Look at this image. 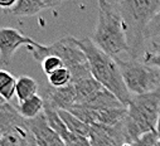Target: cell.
<instances>
[{
	"mask_svg": "<svg viewBox=\"0 0 160 146\" xmlns=\"http://www.w3.org/2000/svg\"><path fill=\"white\" fill-rule=\"evenodd\" d=\"M44 115H46V119H47L49 126H51V127L61 136V139L64 141L66 137L69 135V131H68V129L66 127L64 122L62 121V119H61V116H59V114H58V110H56V108H53V107L46 105V106H44Z\"/></svg>",
	"mask_w": 160,
	"mask_h": 146,
	"instance_id": "cell-19",
	"label": "cell"
},
{
	"mask_svg": "<svg viewBox=\"0 0 160 146\" xmlns=\"http://www.w3.org/2000/svg\"><path fill=\"white\" fill-rule=\"evenodd\" d=\"M124 82L131 96H141L160 91V71L141 61L116 58Z\"/></svg>",
	"mask_w": 160,
	"mask_h": 146,
	"instance_id": "cell-6",
	"label": "cell"
},
{
	"mask_svg": "<svg viewBox=\"0 0 160 146\" xmlns=\"http://www.w3.org/2000/svg\"><path fill=\"white\" fill-rule=\"evenodd\" d=\"M141 62H144L145 64L154 67L156 69L160 71V44L152 42L151 44V51H146Z\"/></svg>",
	"mask_w": 160,
	"mask_h": 146,
	"instance_id": "cell-21",
	"label": "cell"
},
{
	"mask_svg": "<svg viewBox=\"0 0 160 146\" xmlns=\"http://www.w3.org/2000/svg\"><path fill=\"white\" fill-rule=\"evenodd\" d=\"M37 91H38V83L34 78L28 77V76H20L17 80L15 96H17L19 103L35 96Z\"/></svg>",
	"mask_w": 160,
	"mask_h": 146,
	"instance_id": "cell-17",
	"label": "cell"
},
{
	"mask_svg": "<svg viewBox=\"0 0 160 146\" xmlns=\"http://www.w3.org/2000/svg\"><path fill=\"white\" fill-rule=\"evenodd\" d=\"M15 132H28L27 120L9 102L0 103V137Z\"/></svg>",
	"mask_w": 160,
	"mask_h": 146,
	"instance_id": "cell-10",
	"label": "cell"
},
{
	"mask_svg": "<svg viewBox=\"0 0 160 146\" xmlns=\"http://www.w3.org/2000/svg\"><path fill=\"white\" fill-rule=\"evenodd\" d=\"M155 131H156V135H158V139H159V142H160V115H159V120H158Z\"/></svg>",
	"mask_w": 160,
	"mask_h": 146,
	"instance_id": "cell-28",
	"label": "cell"
},
{
	"mask_svg": "<svg viewBox=\"0 0 160 146\" xmlns=\"http://www.w3.org/2000/svg\"><path fill=\"white\" fill-rule=\"evenodd\" d=\"M63 142H64V146H92L88 137L76 135L72 132H69V135L66 137Z\"/></svg>",
	"mask_w": 160,
	"mask_h": 146,
	"instance_id": "cell-26",
	"label": "cell"
},
{
	"mask_svg": "<svg viewBox=\"0 0 160 146\" xmlns=\"http://www.w3.org/2000/svg\"><path fill=\"white\" fill-rule=\"evenodd\" d=\"M4 102H5V101H4V100H3L2 97H0V103H4Z\"/></svg>",
	"mask_w": 160,
	"mask_h": 146,
	"instance_id": "cell-31",
	"label": "cell"
},
{
	"mask_svg": "<svg viewBox=\"0 0 160 146\" xmlns=\"http://www.w3.org/2000/svg\"><path fill=\"white\" fill-rule=\"evenodd\" d=\"M43 100L46 105L58 110V111L59 110L68 111L72 106L76 105V88L72 83L61 88L49 87L46 90Z\"/></svg>",
	"mask_w": 160,
	"mask_h": 146,
	"instance_id": "cell-11",
	"label": "cell"
},
{
	"mask_svg": "<svg viewBox=\"0 0 160 146\" xmlns=\"http://www.w3.org/2000/svg\"><path fill=\"white\" fill-rule=\"evenodd\" d=\"M19 146H28V137H27V139H24V140L19 144Z\"/></svg>",
	"mask_w": 160,
	"mask_h": 146,
	"instance_id": "cell-30",
	"label": "cell"
},
{
	"mask_svg": "<svg viewBox=\"0 0 160 146\" xmlns=\"http://www.w3.org/2000/svg\"><path fill=\"white\" fill-rule=\"evenodd\" d=\"M41 66H42V69L44 72V75L48 77L51 75H53L54 72L62 69V68H66L63 62L58 58V57H54V56H48L46 57L42 62H41Z\"/></svg>",
	"mask_w": 160,
	"mask_h": 146,
	"instance_id": "cell-22",
	"label": "cell"
},
{
	"mask_svg": "<svg viewBox=\"0 0 160 146\" xmlns=\"http://www.w3.org/2000/svg\"><path fill=\"white\" fill-rule=\"evenodd\" d=\"M17 4V0H0V10L5 12L7 14H9V12L14 8V5Z\"/></svg>",
	"mask_w": 160,
	"mask_h": 146,
	"instance_id": "cell-27",
	"label": "cell"
},
{
	"mask_svg": "<svg viewBox=\"0 0 160 146\" xmlns=\"http://www.w3.org/2000/svg\"><path fill=\"white\" fill-rule=\"evenodd\" d=\"M38 42L22 34L14 28H0V64L10 66L13 56L20 47L28 49L34 47Z\"/></svg>",
	"mask_w": 160,
	"mask_h": 146,
	"instance_id": "cell-7",
	"label": "cell"
},
{
	"mask_svg": "<svg viewBox=\"0 0 160 146\" xmlns=\"http://www.w3.org/2000/svg\"><path fill=\"white\" fill-rule=\"evenodd\" d=\"M145 35H146V41H150V39L156 38V36H160V10L150 20Z\"/></svg>",
	"mask_w": 160,
	"mask_h": 146,
	"instance_id": "cell-25",
	"label": "cell"
},
{
	"mask_svg": "<svg viewBox=\"0 0 160 146\" xmlns=\"http://www.w3.org/2000/svg\"><path fill=\"white\" fill-rule=\"evenodd\" d=\"M160 115V91L141 96H132L128 105L124 120L126 144L135 141L145 134L155 131Z\"/></svg>",
	"mask_w": 160,
	"mask_h": 146,
	"instance_id": "cell-5",
	"label": "cell"
},
{
	"mask_svg": "<svg viewBox=\"0 0 160 146\" xmlns=\"http://www.w3.org/2000/svg\"><path fill=\"white\" fill-rule=\"evenodd\" d=\"M48 82H49L51 87H54V88L66 87V86L72 83L71 72L67 68H62V69L54 72L53 75L48 76Z\"/></svg>",
	"mask_w": 160,
	"mask_h": 146,
	"instance_id": "cell-20",
	"label": "cell"
},
{
	"mask_svg": "<svg viewBox=\"0 0 160 146\" xmlns=\"http://www.w3.org/2000/svg\"><path fill=\"white\" fill-rule=\"evenodd\" d=\"M27 127L37 146H64L61 136L49 126L44 112L33 120H27Z\"/></svg>",
	"mask_w": 160,
	"mask_h": 146,
	"instance_id": "cell-8",
	"label": "cell"
},
{
	"mask_svg": "<svg viewBox=\"0 0 160 146\" xmlns=\"http://www.w3.org/2000/svg\"><path fill=\"white\" fill-rule=\"evenodd\" d=\"M158 144H159V139H158L156 131H151V132L145 134L141 137L136 139L135 141L126 144L125 146H156Z\"/></svg>",
	"mask_w": 160,
	"mask_h": 146,
	"instance_id": "cell-23",
	"label": "cell"
},
{
	"mask_svg": "<svg viewBox=\"0 0 160 146\" xmlns=\"http://www.w3.org/2000/svg\"><path fill=\"white\" fill-rule=\"evenodd\" d=\"M117 3L124 22L129 59L140 61L146 52V29L160 10V0H121Z\"/></svg>",
	"mask_w": 160,
	"mask_h": 146,
	"instance_id": "cell-1",
	"label": "cell"
},
{
	"mask_svg": "<svg viewBox=\"0 0 160 146\" xmlns=\"http://www.w3.org/2000/svg\"><path fill=\"white\" fill-rule=\"evenodd\" d=\"M44 106H46V103H44L43 97L35 95V96L20 102L18 105L17 110H18L19 115L24 120H33L44 112Z\"/></svg>",
	"mask_w": 160,
	"mask_h": 146,
	"instance_id": "cell-14",
	"label": "cell"
},
{
	"mask_svg": "<svg viewBox=\"0 0 160 146\" xmlns=\"http://www.w3.org/2000/svg\"><path fill=\"white\" fill-rule=\"evenodd\" d=\"M156 146H160V142H159V144H158V145H156Z\"/></svg>",
	"mask_w": 160,
	"mask_h": 146,
	"instance_id": "cell-32",
	"label": "cell"
},
{
	"mask_svg": "<svg viewBox=\"0 0 160 146\" xmlns=\"http://www.w3.org/2000/svg\"><path fill=\"white\" fill-rule=\"evenodd\" d=\"M29 136V132H15L0 137V146H19V144Z\"/></svg>",
	"mask_w": 160,
	"mask_h": 146,
	"instance_id": "cell-24",
	"label": "cell"
},
{
	"mask_svg": "<svg viewBox=\"0 0 160 146\" xmlns=\"http://www.w3.org/2000/svg\"><path fill=\"white\" fill-rule=\"evenodd\" d=\"M76 88V105H81L85 103L86 101H88L93 95H96L98 91H101L103 87L93 78H86L81 82H78L76 85H73Z\"/></svg>",
	"mask_w": 160,
	"mask_h": 146,
	"instance_id": "cell-15",
	"label": "cell"
},
{
	"mask_svg": "<svg viewBox=\"0 0 160 146\" xmlns=\"http://www.w3.org/2000/svg\"><path fill=\"white\" fill-rule=\"evenodd\" d=\"M28 146H37V145H35V142L33 141V139L30 137V135L28 136Z\"/></svg>",
	"mask_w": 160,
	"mask_h": 146,
	"instance_id": "cell-29",
	"label": "cell"
},
{
	"mask_svg": "<svg viewBox=\"0 0 160 146\" xmlns=\"http://www.w3.org/2000/svg\"><path fill=\"white\" fill-rule=\"evenodd\" d=\"M88 139L92 146H125L126 136L124 122L116 126L92 125Z\"/></svg>",
	"mask_w": 160,
	"mask_h": 146,
	"instance_id": "cell-9",
	"label": "cell"
},
{
	"mask_svg": "<svg viewBox=\"0 0 160 146\" xmlns=\"http://www.w3.org/2000/svg\"><path fill=\"white\" fill-rule=\"evenodd\" d=\"M98 19L92 34V42L112 58L129 52L121 12L117 2L98 0Z\"/></svg>",
	"mask_w": 160,
	"mask_h": 146,
	"instance_id": "cell-3",
	"label": "cell"
},
{
	"mask_svg": "<svg viewBox=\"0 0 160 146\" xmlns=\"http://www.w3.org/2000/svg\"><path fill=\"white\" fill-rule=\"evenodd\" d=\"M81 105H83L88 108H92V110H110V108L126 107L118 101V98L116 96H113L106 88H102L96 95H93L88 101H86L85 103H81Z\"/></svg>",
	"mask_w": 160,
	"mask_h": 146,
	"instance_id": "cell-13",
	"label": "cell"
},
{
	"mask_svg": "<svg viewBox=\"0 0 160 146\" xmlns=\"http://www.w3.org/2000/svg\"><path fill=\"white\" fill-rule=\"evenodd\" d=\"M76 44L86 54L92 77L128 107L132 96L129 92L117 61L102 52L90 38H74Z\"/></svg>",
	"mask_w": 160,
	"mask_h": 146,
	"instance_id": "cell-2",
	"label": "cell"
},
{
	"mask_svg": "<svg viewBox=\"0 0 160 146\" xmlns=\"http://www.w3.org/2000/svg\"><path fill=\"white\" fill-rule=\"evenodd\" d=\"M17 80L10 72L0 69V97L5 102H9L15 95Z\"/></svg>",
	"mask_w": 160,
	"mask_h": 146,
	"instance_id": "cell-18",
	"label": "cell"
},
{
	"mask_svg": "<svg viewBox=\"0 0 160 146\" xmlns=\"http://www.w3.org/2000/svg\"><path fill=\"white\" fill-rule=\"evenodd\" d=\"M61 4L62 2L58 0H17V4L9 14L14 17H33Z\"/></svg>",
	"mask_w": 160,
	"mask_h": 146,
	"instance_id": "cell-12",
	"label": "cell"
},
{
	"mask_svg": "<svg viewBox=\"0 0 160 146\" xmlns=\"http://www.w3.org/2000/svg\"><path fill=\"white\" fill-rule=\"evenodd\" d=\"M29 52L39 63L48 56L58 57L63 62L64 67L71 72L72 85L92 77L87 57L76 44L74 36H64L49 46L37 43L34 47L29 48Z\"/></svg>",
	"mask_w": 160,
	"mask_h": 146,
	"instance_id": "cell-4",
	"label": "cell"
},
{
	"mask_svg": "<svg viewBox=\"0 0 160 146\" xmlns=\"http://www.w3.org/2000/svg\"><path fill=\"white\" fill-rule=\"evenodd\" d=\"M58 114H59L62 121L64 122V125L69 132L76 134V135H81L85 137H90V134H91V126L90 125L82 122L74 115H72L68 111H64V110H59Z\"/></svg>",
	"mask_w": 160,
	"mask_h": 146,
	"instance_id": "cell-16",
	"label": "cell"
}]
</instances>
